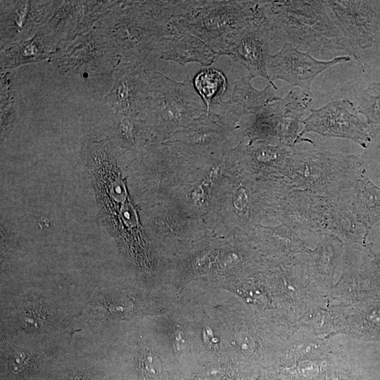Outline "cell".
<instances>
[{"mask_svg":"<svg viewBox=\"0 0 380 380\" xmlns=\"http://www.w3.org/2000/svg\"><path fill=\"white\" fill-rule=\"evenodd\" d=\"M312 96L291 89L284 97L267 105L255 115L248 130L251 142L262 140L268 144L293 148L302 142L313 144L300 136L303 117L310 111Z\"/></svg>","mask_w":380,"mask_h":380,"instance_id":"8992f818","label":"cell"},{"mask_svg":"<svg viewBox=\"0 0 380 380\" xmlns=\"http://www.w3.org/2000/svg\"><path fill=\"white\" fill-rule=\"evenodd\" d=\"M331 203L323 196L293 189L279 201L276 213L283 224L296 232H326Z\"/></svg>","mask_w":380,"mask_h":380,"instance_id":"4fadbf2b","label":"cell"},{"mask_svg":"<svg viewBox=\"0 0 380 380\" xmlns=\"http://www.w3.org/2000/svg\"><path fill=\"white\" fill-rule=\"evenodd\" d=\"M293 148L272 146L261 141L240 148L244 160L254 170L284 178L287 162Z\"/></svg>","mask_w":380,"mask_h":380,"instance_id":"44dd1931","label":"cell"},{"mask_svg":"<svg viewBox=\"0 0 380 380\" xmlns=\"http://www.w3.org/2000/svg\"><path fill=\"white\" fill-rule=\"evenodd\" d=\"M118 1H56L51 14L39 27L58 46L83 35Z\"/></svg>","mask_w":380,"mask_h":380,"instance_id":"ba28073f","label":"cell"},{"mask_svg":"<svg viewBox=\"0 0 380 380\" xmlns=\"http://www.w3.org/2000/svg\"><path fill=\"white\" fill-rule=\"evenodd\" d=\"M364 171L363 159L355 155L293 150L284 179L294 189L323 196L331 202L349 203L350 192Z\"/></svg>","mask_w":380,"mask_h":380,"instance_id":"277c9868","label":"cell"},{"mask_svg":"<svg viewBox=\"0 0 380 380\" xmlns=\"http://www.w3.org/2000/svg\"><path fill=\"white\" fill-rule=\"evenodd\" d=\"M350 60L349 56H340L331 61H318L309 53L286 42L277 53L269 56L267 72L272 82L284 80L292 87H298L302 92L312 96L311 84L319 73Z\"/></svg>","mask_w":380,"mask_h":380,"instance_id":"30bf717a","label":"cell"},{"mask_svg":"<svg viewBox=\"0 0 380 380\" xmlns=\"http://www.w3.org/2000/svg\"><path fill=\"white\" fill-rule=\"evenodd\" d=\"M374 5L376 10L379 11L380 14V1H374Z\"/></svg>","mask_w":380,"mask_h":380,"instance_id":"83f0119b","label":"cell"},{"mask_svg":"<svg viewBox=\"0 0 380 380\" xmlns=\"http://www.w3.org/2000/svg\"><path fill=\"white\" fill-rule=\"evenodd\" d=\"M64 72L113 74L120 58L94 30L63 45L54 54Z\"/></svg>","mask_w":380,"mask_h":380,"instance_id":"9c48e42d","label":"cell"},{"mask_svg":"<svg viewBox=\"0 0 380 380\" xmlns=\"http://www.w3.org/2000/svg\"><path fill=\"white\" fill-rule=\"evenodd\" d=\"M94 30L120 61L143 65L160 40L175 31L159 1H118L98 20Z\"/></svg>","mask_w":380,"mask_h":380,"instance_id":"7a4b0ae2","label":"cell"},{"mask_svg":"<svg viewBox=\"0 0 380 380\" xmlns=\"http://www.w3.org/2000/svg\"><path fill=\"white\" fill-rule=\"evenodd\" d=\"M197 93L203 100L207 111L210 106L222 101V95L227 87L223 73L217 70L205 68L192 80Z\"/></svg>","mask_w":380,"mask_h":380,"instance_id":"7402d4cb","label":"cell"},{"mask_svg":"<svg viewBox=\"0 0 380 380\" xmlns=\"http://www.w3.org/2000/svg\"><path fill=\"white\" fill-rule=\"evenodd\" d=\"M55 1H4L1 5V42L11 45L29 39L51 14Z\"/></svg>","mask_w":380,"mask_h":380,"instance_id":"9a60e30c","label":"cell"},{"mask_svg":"<svg viewBox=\"0 0 380 380\" xmlns=\"http://www.w3.org/2000/svg\"><path fill=\"white\" fill-rule=\"evenodd\" d=\"M263 16V1H177L171 25L201 39L218 57L236 34Z\"/></svg>","mask_w":380,"mask_h":380,"instance_id":"3957f363","label":"cell"},{"mask_svg":"<svg viewBox=\"0 0 380 380\" xmlns=\"http://www.w3.org/2000/svg\"><path fill=\"white\" fill-rule=\"evenodd\" d=\"M146 65L120 61L114 72V82L105 96L117 115H141L147 88Z\"/></svg>","mask_w":380,"mask_h":380,"instance_id":"5bb4252c","label":"cell"},{"mask_svg":"<svg viewBox=\"0 0 380 380\" xmlns=\"http://www.w3.org/2000/svg\"><path fill=\"white\" fill-rule=\"evenodd\" d=\"M348 243L363 247L369 231L360 222L351 210L350 204L343 201L331 202L327 220V232Z\"/></svg>","mask_w":380,"mask_h":380,"instance_id":"ffe728a7","label":"cell"},{"mask_svg":"<svg viewBox=\"0 0 380 380\" xmlns=\"http://www.w3.org/2000/svg\"><path fill=\"white\" fill-rule=\"evenodd\" d=\"M363 115L372 138L380 133V81L371 82L363 91L357 107Z\"/></svg>","mask_w":380,"mask_h":380,"instance_id":"603a6c76","label":"cell"},{"mask_svg":"<svg viewBox=\"0 0 380 380\" xmlns=\"http://www.w3.org/2000/svg\"><path fill=\"white\" fill-rule=\"evenodd\" d=\"M153 55L163 60L174 61L182 66L198 63L207 68L215 61L217 55L199 38L183 32L171 33L162 38Z\"/></svg>","mask_w":380,"mask_h":380,"instance_id":"e0dca14e","label":"cell"},{"mask_svg":"<svg viewBox=\"0 0 380 380\" xmlns=\"http://www.w3.org/2000/svg\"><path fill=\"white\" fill-rule=\"evenodd\" d=\"M352 212L368 231L380 221V187L364 171L358 177L350 197Z\"/></svg>","mask_w":380,"mask_h":380,"instance_id":"d6986e66","label":"cell"},{"mask_svg":"<svg viewBox=\"0 0 380 380\" xmlns=\"http://www.w3.org/2000/svg\"><path fill=\"white\" fill-rule=\"evenodd\" d=\"M248 185H241L233 194L232 202L237 214L245 221L249 222L255 212L256 197L254 189Z\"/></svg>","mask_w":380,"mask_h":380,"instance_id":"d4e9b609","label":"cell"},{"mask_svg":"<svg viewBox=\"0 0 380 380\" xmlns=\"http://www.w3.org/2000/svg\"><path fill=\"white\" fill-rule=\"evenodd\" d=\"M275 89L270 84L263 89H257L248 77H242L235 81L229 98L213 105L207 113H216L234 125L243 115H256L267 105L280 99Z\"/></svg>","mask_w":380,"mask_h":380,"instance_id":"2e32d148","label":"cell"},{"mask_svg":"<svg viewBox=\"0 0 380 380\" xmlns=\"http://www.w3.org/2000/svg\"><path fill=\"white\" fill-rule=\"evenodd\" d=\"M327 7L325 1H263L271 40H283L309 53L343 51L362 67L361 59Z\"/></svg>","mask_w":380,"mask_h":380,"instance_id":"6da1fadb","label":"cell"},{"mask_svg":"<svg viewBox=\"0 0 380 380\" xmlns=\"http://www.w3.org/2000/svg\"><path fill=\"white\" fill-rule=\"evenodd\" d=\"M207 113L192 80L178 82L162 72L147 70V88L141 116L161 132L189 125Z\"/></svg>","mask_w":380,"mask_h":380,"instance_id":"5b68a950","label":"cell"},{"mask_svg":"<svg viewBox=\"0 0 380 380\" xmlns=\"http://www.w3.org/2000/svg\"><path fill=\"white\" fill-rule=\"evenodd\" d=\"M58 49V45L39 27L29 39L4 49L1 54V65L3 68H13L38 62L53 56Z\"/></svg>","mask_w":380,"mask_h":380,"instance_id":"ac0fdd59","label":"cell"},{"mask_svg":"<svg viewBox=\"0 0 380 380\" xmlns=\"http://www.w3.org/2000/svg\"><path fill=\"white\" fill-rule=\"evenodd\" d=\"M174 348L177 351L180 350L181 349H183L184 347V340L182 337V333L180 331H177L176 333L174 335Z\"/></svg>","mask_w":380,"mask_h":380,"instance_id":"484cf974","label":"cell"},{"mask_svg":"<svg viewBox=\"0 0 380 380\" xmlns=\"http://www.w3.org/2000/svg\"><path fill=\"white\" fill-rule=\"evenodd\" d=\"M372 271L375 275L380 277V251L374 255Z\"/></svg>","mask_w":380,"mask_h":380,"instance_id":"4316f807","label":"cell"},{"mask_svg":"<svg viewBox=\"0 0 380 380\" xmlns=\"http://www.w3.org/2000/svg\"><path fill=\"white\" fill-rule=\"evenodd\" d=\"M350 46L360 51L373 46L380 30V14L374 1H325Z\"/></svg>","mask_w":380,"mask_h":380,"instance_id":"8fae6325","label":"cell"},{"mask_svg":"<svg viewBox=\"0 0 380 380\" xmlns=\"http://www.w3.org/2000/svg\"><path fill=\"white\" fill-rule=\"evenodd\" d=\"M114 132L118 139L126 145L134 146L139 141L147 122L137 115H117Z\"/></svg>","mask_w":380,"mask_h":380,"instance_id":"cb8c5ba5","label":"cell"},{"mask_svg":"<svg viewBox=\"0 0 380 380\" xmlns=\"http://www.w3.org/2000/svg\"><path fill=\"white\" fill-rule=\"evenodd\" d=\"M358 114L357 107L347 99L311 108L303 120L300 136L312 132L327 137L347 139L366 149L372 138L366 122Z\"/></svg>","mask_w":380,"mask_h":380,"instance_id":"52a82bcc","label":"cell"},{"mask_svg":"<svg viewBox=\"0 0 380 380\" xmlns=\"http://www.w3.org/2000/svg\"><path fill=\"white\" fill-rule=\"evenodd\" d=\"M270 31L265 16L239 31L231 39L220 56H227L242 65L251 80L261 77L276 88L267 72L270 53Z\"/></svg>","mask_w":380,"mask_h":380,"instance_id":"7c38bea8","label":"cell"}]
</instances>
